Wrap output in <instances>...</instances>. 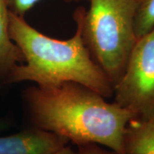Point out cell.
<instances>
[{"mask_svg": "<svg viewBox=\"0 0 154 154\" xmlns=\"http://www.w3.org/2000/svg\"><path fill=\"white\" fill-rule=\"evenodd\" d=\"M113 96V102L136 118L154 114V28L136 41Z\"/></svg>", "mask_w": 154, "mask_h": 154, "instance_id": "cell-4", "label": "cell"}, {"mask_svg": "<svg viewBox=\"0 0 154 154\" xmlns=\"http://www.w3.org/2000/svg\"><path fill=\"white\" fill-rule=\"evenodd\" d=\"M51 154H78V153H77V151H74L72 149V147L66 145Z\"/></svg>", "mask_w": 154, "mask_h": 154, "instance_id": "cell-11", "label": "cell"}, {"mask_svg": "<svg viewBox=\"0 0 154 154\" xmlns=\"http://www.w3.org/2000/svg\"><path fill=\"white\" fill-rule=\"evenodd\" d=\"M69 143L59 135L32 126L16 134L0 137V154H51Z\"/></svg>", "mask_w": 154, "mask_h": 154, "instance_id": "cell-5", "label": "cell"}, {"mask_svg": "<svg viewBox=\"0 0 154 154\" xmlns=\"http://www.w3.org/2000/svg\"><path fill=\"white\" fill-rule=\"evenodd\" d=\"M32 126L54 133L76 146L96 143L125 154L124 134L136 116L76 82L51 87L35 86L23 92Z\"/></svg>", "mask_w": 154, "mask_h": 154, "instance_id": "cell-1", "label": "cell"}, {"mask_svg": "<svg viewBox=\"0 0 154 154\" xmlns=\"http://www.w3.org/2000/svg\"><path fill=\"white\" fill-rule=\"evenodd\" d=\"M9 32L26 63L14 66L5 85L32 82L42 87H51L72 82L106 99L113 96L112 83L92 59L78 26L72 38L56 39L32 27L23 17L9 11Z\"/></svg>", "mask_w": 154, "mask_h": 154, "instance_id": "cell-2", "label": "cell"}, {"mask_svg": "<svg viewBox=\"0 0 154 154\" xmlns=\"http://www.w3.org/2000/svg\"><path fill=\"white\" fill-rule=\"evenodd\" d=\"M125 154H154V114L146 119L134 118L124 134Z\"/></svg>", "mask_w": 154, "mask_h": 154, "instance_id": "cell-7", "label": "cell"}, {"mask_svg": "<svg viewBox=\"0 0 154 154\" xmlns=\"http://www.w3.org/2000/svg\"><path fill=\"white\" fill-rule=\"evenodd\" d=\"M154 28V0H138L134 17V32L137 38Z\"/></svg>", "mask_w": 154, "mask_h": 154, "instance_id": "cell-8", "label": "cell"}, {"mask_svg": "<svg viewBox=\"0 0 154 154\" xmlns=\"http://www.w3.org/2000/svg\"><path fill=\"white\" fill-rule=\"evenodd\" d=\"M88 11L75 13L76 26L92 59L113 88L122 77L137 38L134 17L138 0H89Z\"/></svg>", "mask_w": 154, "mask_h": 154, "instance_id": "cell-3", "label": "cell"}, {"mask_svg": "<svg viewBox=\"0 0 154 154\" xmlns=\"http://www.w3.org/2000/svg\"><path fill=\"white\" fill-rule=\"evenodd\" d=\"M10 12L19 17H23L42 0H6ZM64 1H81V0H64Z\"/></svg>", "mask_w": 154, "mask_h": 154, "instance_id": "cell-9", "label": "cell"}, {"mask_svg": "<svg viewBox=\"0 0 154 154\" xmlns=\"http://www.w3.org/2000/svg\"><path fill=\"white\" fill-rule=\"evenodd\" d=\"M2 126H3V125L1 124V123H0V128H2Z\"/></svg>", "mask_w": 154, "mask_h": 154, "instance_id": "cell-12", "label": "cell"}, {"mask_svg": "<svg viewBox=\"0 0 154 154\" xmlns=\"http://www.w3.org/2000/svg\"><path fill=\"white\" fill-rule=\"evenodd\" d=\"M9 10L6 0H0V86L19 63L24 62L19 48L11 39L9 32Z\"/></svg>", "mask_w": 154, "mask_h": 154, "instance_id": "cell-6", "label": "cell"}, {"mask_svg": "<svg viewBox=\"0 0 154 154\" xmlns=\"http://www.w3.org/2000/svg\"><path fill=\"white\" fill-rule=\"evenodd\" d=\"M78 154H118L111 150H106L96 143H86L78 146Z\"/></svg>", "mask_w": 154, "mask_h": 154, "instance_id": "cell-10", "label": "cell"}]
</instances>
